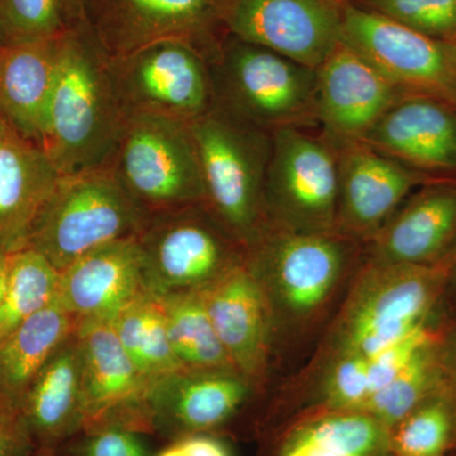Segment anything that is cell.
Listing matches in <instances>:
<instances>
[{
  "mask_svg": "<svg viewBox=\"0 0 456 456\" xmlns=\"http://www.w3.org/2000/svg\"><path fill=\"white\" fill-rule=\"evenodd\" d=\"M204 188V206L246 250L266 230L264 187L272 134L220 108L191 123Z\"/></svg>",
  "mask_w": 456,
  "mask_h": 456,
  "instance_id": "cell-2",
  "label": "cell"
},
{
  "mask_svg": "<svg viewBox=\"0 0 456 456\" xmlns=\"http://www.w3.org/2000/svg\"><path fill=\"white\" fill-rule=\"evenodd\" d=\"M431 342L430 332L424 325L395 344L389 345L386 349L380 350L379 353L369 356V398L392 382L410 364L411 360L415 358L417 353Z\"/></svg>",
  "mask_w": 456,
  "mask_h": 456,
  "instance_id": "cell-35",
  "label": "cell"
},
{
  "mask_svg": "<svg viewBox=\"0 0 456 456\" xmlns=\"http://www.w3.org/2000/svg\"><path fill=\"white\" fill-rule=\"evenodd\" d=\"M156 456H185L176 441H170L169 445L165 446Z\"/></svg>",
  "mask_w": 456,
  "mask_h": 456,
  "instance_id": "cell-41",
  "label": "cell"
},
{
  "mask_svg": "<svg viewBox=\"0 0 456 456\" xmlns=\"http://www.w3.org/2000/svg\"><path fill=\"white\" fill-rule=\"evenodd\" d=\"M455 388H456V370H455Z\"/></svg>",
  "mask_w": 456,
  "mask_h": 456,
  "instance_id": "cell-46",
  "label": "cell"
},
{
  "mask_svg": "<svg viewBox=\"0 0 456 456\" xmlns=\"http://www.w3.org/2000/svg\"><path fill=\"white\" fill-rule=\"evenodd\" d=\"M452 266H454V274H455V278H456V254H455L454 264H452Z\"/></svg>",
  "mask_w": 456,
  "mask_h": 456,
  "instance_id": "cell-45",
  "label": "cell"
},
{
  "mask_svg": "<svg viewBox=\"0 0 456 456\" xmlns=\"http://www.w3.org/2000/svg\"><path fill=\"white\" fill-rule=\"evenodd\" d=\"M356 242L336 232L266 227L246 261L269 299L275 297L294 314H311L334 290Z\"/></svg>",
  "mask_w": 456,
  "mask_h": 456,
  "instance_id": "cell-11",
  "label": "cell"
},
{
  "mask_svg": "<svg viewBox=\"0 0 456 456\" xmlns=\"http://www.w3.org/2000/svg\"><path fill=\"white\" fill-rule=\"evenodd\" d=\"M60 175L40 146L11 127L0 134V250L26 248Z\"/></svg>",
  "mask_w": 456,
  "mask_h": 456,
  "instance_id": "cell-23",
  "label": "cell"
},
{
  "mask_svg": "<svg viewBox=\"0 0 456 456\" xmlns=\"http://www.w3.org/2000/svg\"><path fill=\"white\" fill-rule=\"evenodd\" d=\"M77 326L55 298L0 342V406L20 410L35 378Z\"/></svg>",
  "mask_w": 456,
  "mask_h": 456,
  "instance_id": "cell-25",
  "label": "cell"
},
{
  "mask_svg": "<svg viewBox=\"0 0 456 456\" xmlns=\"http://www.w3.org/2000/svg\"><path fill=\"white\" fill-rule=\"evenodd\" d=\"M140 434L106 428L80 432L60 450L68 456H149Z\"/></svg>",
  "mask_w": 456,
  "mask_h": 456,
  "instance_id": "cell-36",
  "label": "cell"
},
{
  "mask_svg": "<svg viewBox=\"0 0 456 456\" xmlns=\"http://www.w3.org/2000/svg\"><path fill=\"white\" fill-rule=\"evenodd\" d=\"M335 141L338 152L335 232L369 242L428 176L362 141Z\"/></svg>",
  "mask_w": 456,
  "mask_h": 456,
  "instance_id": "cell-15",
  "label": "cell"
},
{
  "mask_svg": "<svg viewBox=\"0 0 456 456\" xmlns=\"http://www.w3.org/2000/svg\"><path fill=\"white\" fill-rule=\"evenodd\" d=\"M84 355L83 431L117 428L151 434L149 380L123 350L110 322L88 321L77 326Z\"/></svg>",
  "mask_w": 456,
  "mask_h": 456,
  "instance_id": "cell-14",
  "label": "cell"
},
{
  "mask_svg": "<svg viewBox=\"0 0 456 456\" xmlns=\"http://www.w3.org/2000/svg\"><path fill=\"white\" fill-rule=\"evenodd\" d=\"M35 452L20 411L0 406V456H31Z\"/></svg>",
  "mask_w": 456,
  "mask_h": 456,
  "instance_id": "cell-37",
  "label": "cell"
},
{
  "mask_svg": "<svg viewBox=\"0 0 456 456\" xmlns=\"http://www.w3.org/2000/svg\"><path fill=\"white\" fill-rule=\"evenodd\" d=\"M64 35L0 46V117L20 137L41 149Z\"/></svg>",
  "mask_w": 456,
  "mask_h": 456,
  "instance_id": "cell-24",
  "label": "cell"
},
{
  "mask_svg": "<svg viewBox=\"0 0 456 456\" xmlns=\"http://www.w3.org/2000/svg\"><path fill=\"white\" fill-rule=\"evenodd\" d=\"M316 119L338 141H362L407 95L344 42L317 69Z\"/></svg>",
  "mask_w": 456,
  "mask_h": 456,
  "instance_id": "cell-17",
  "label": "cell"
},
{
  "mask_svg": "<svg viewBox=\"0 0 456 456\" xmlns=\"http://www.w3.org/2000/svg\"><path fill=\"white\" fill-rule=\"evenodd\" d=\"M158 298L163 305L171 347L183 368L237 371L216 334L200 292L170 294Z\"/></svg>",
  "mask_w": 456,
  "mask_h": 456,
  "instance_id": "cell-26",
  "label": "cell"
},
{
  "mask_svg": "<svg viewBox=\"0 0 456 456\" xmlns=\"http://www.w3.org/2000/svg\"><path fill=\"white\" fill-rule=\"evenodd\" d=\"M110 325L134 367L150 383L184 369L171 347L158 297L147 294L132 303Z\"/></svg>",
  "mask_w": 456,
  "mask_h": 456,
  "instance_id": "cell-27",
  "label": "cell"
},
{
  "mask_svg": "<svg viewBox=\"0 0 456 456\" xmlns=\"http://www.w3.org/2000/svg\"><path fill=\"white\" fill-rule=\"evenodd\" d=\"M31 456H68L62 450H36Z\"/></svg>",
  "mask_w": 456,
  "mask_h": 456,
  "instance_id": "cell-42",
  "label": "cell"
},
{
  "mask_svg": "<svg viewBox=\"0 0 456 456\" xmlns=\"http://www.w3.org/2000/svg\"><path fill=\"white\" fill-rule=\"evenodd\" d=\"M434 38L456 41V0H347Z\"/></svg>",
  "mask_w": 456,
  "mask_h": 456,
  "instance_id": "cell-32",
  "label": "cell"
},
{
  "mask_svg": "<svg viewBox=\"0 0 456 456\" xmlns=\"http://www.w3.org/2000/svg\"><path fill=\"white\" fill-rule=\"evenodd\" d=\"M64 5L69 26L75 27L86 23L84 0H64Z\"/></svg>",
  "mask_w": 456,
  "mask_h": 456,
  "instance_id": "cell-39",
  "label": "cell"
},
{
  "mask_svg": "<svg viewBox=\"0 0 456 456\" xmlns=\"http://www.w3.org/2000/svg\"><path fill=\"white\" fill-rule=\"evenodd\" d=\"M150 294L137 236L84 255L60 273L56 301L77 323L110 322Z\"/></svg>",
  "mask_w": 456,
  "mask_h": 456,
  "instance_id": "cell-18",
  "label": "cell"
},
{
  "mask_svg": "<svg viewBox=\"0 0 456 456\" xmlns=\"http://www.w3.org/2000/svg\"><path fill=\"white\" fill-rule=\"evenodd\" d=\"M384 443V426L359 411H338L305 426L281 456H375Z\"/></svg>",
  "mask_w": 456,
  "mask_h": 456,
  "instance_id": "cell-28",
  "label": "cell"
},
{
  "mask_svg": "<svg viewBox=\"0 0 456 456\" xmlns=\"http://www.w3.org/2000/svg\"><path fill=\"white\" fill-rule=\"evenodd\" d=\"M59 270L31 248L8 254L7 287L0 305V342L56 298Z\"/></svg>",
  "mask_w": 456,
  "mask_h": 456,
  "instance_id": "cell-29",
  "label": "cell"
},
{
  "mask_svg": "<svg viewBox=\"0 0 456 456\" xmlns=\"http://www.w3.org/2000/svg\"><path fill=\"white\" fill-rule=\"evenodd\" d=\"M450 49H452V53H454L455 59H456V41L450 42L449 44Z\"/></svg>",
  "mask_w": 456,
  "mask_h": 456,
  "instance_id": "cell-44",
  "label": "cell"
},
{
  "mask_svg": "<svg viewBox=\"0 0 456 456\" xmlns=\"http://www.w3.org/2000/svg\"><path fill=\"white\" fill-rule=\"evenodd\" d=\"M69 28L64 0H0V46L50 40Z\"/></svg>",
  "mask_w": 456,
  "mask_h": 456,
  "instance_id": "cell-31",
  "label": "cell"
},
{
  "mask_svg": "<svg viewBox=\"0 0 456 456\" xmlns=\"http://www.w3.org/2000/svg\"><path fill=\"white\" fill-rule=\"evenodd\" d=\"M445 270L370 263L338 326L340 355L379 353L425 325Z\"/></svg>",
  "mask_w": 456,
  "mask_h": 456,
  "instance_id": "cell-8",
  "label": "cell"
},
{
  "mask_svg": "<svg viewBox=\"0 0 456 456\" xmlns=\"http://www.w3.org/2000/svg\"><path fill=\"white\" fill-rule=\"evenodd\" d=\"M8 254L0 250V305L4 298L5 287H7Z\"/></svg>",
  "mask_w": 456,
  "mask_h": 456,
  "instance_id": "cell-40",
  "label": "cell"
},
{
  "mask_svg": "<svg viewBox=\"0 0 456 456\" xmlns=\"http://www.w3.org/2000/svg\"><path fill=\"white\" fill-rule=\"evenodd\" d=\"M342 42L407 94L456 108V59L449 44L345 2Z\"/></svg>",
  "mask_w": 456,
  "mask_h": 456,
  "instance_id": "cell-12",
  "label": "cell"
},
{
  "mask_svg": "<svg viewBox=\"0 0 456 456\" xmlns=\"http://www.w3.org/2000/svg\"><path fill=\"white\" fill-rule=\"evenodd\" d=\"M149 217L110 167L61 174L26 248L61 273L101 246L139 236Z\"/></svg>",
  "mask_w": 456,
  "mask_h": 456,
  "instance_id": "cell-4",
  "label": "cell"
},
{
  "mask_svg": "<svg viewBox=\"0 0 456 456\" xmlns=\"http://www.w3.org/2000/svg\"><path fill=\"white\" fill-rule=\"evenodd\" d=\"M174 441L185 456H231L226 446L209 434L189 435Z\"/></svg>",
  "mask_w": 456,
  "mask_h": 456,
  "instance_id": "cell-38",
  "label": "cell"
},
{
  "mask_svg": "<svg viewBox=\"0 0 456 456\" xmlns=\"http://www.w3.org/2000/svg\"><path fill=\"white\" fill-rule=\"evenodd\" d=\"M456 237V183H430L408 196L368 242L370 263L432 265Z\"/></svg>",
  "mask_w": 456,
  "mask_h": 456,
  "instance_id": "cell-21",
  "label": "cell"
},
{
  "mask_svg": "<svg viewBox=\"0 0 456 456\" xmlns=\"http://www.w3.org/2000/svg\"><path fill=\"white\" fill-rule=\"evenodd\" d=\"M254 384L237 371L182 370L150 384V430L170 441L220 430L242 410Z\"/></svg>",
  "mask_w": 456,
  "mask_h": 456,
  "instance_id": "cell-16",
  "label": "cell"
},
{
  "mask_svg": "<svg viewBox=\"0 0 456 456\" xmlns=\"http://www.w3.org/2000/svg\"><path fill=\"white\" fill-rule=\"evenodd\" d=\"M123 122L110 57L88 23L70 27L62 37L42 150L60 174L108 167Z\"/></svg>",
  "mask_w": 456,
  "mask_h": 456,
  "instance_id": "cell-1",
  "label": "cell"
},
{
  "mask_svg": "<svg viewBox=\"0 0 456 456\" xmlns=\"http://www.w3.org/2000/svg\"><path fill=\"white\" fill-rule=\"evenodd\" d=\"M338 193L336 141L318 127H287L272 134L265 187L268 227L335 232Z\"/></svg>",
  "mask_w": 456,
  "mask_h": 456,
  "instance_id": "cell-7",
  "label": "cell"
},
{
  "mask_svg": "<svg viewBox=\"0 0 456 456\" xmlns=\"http://www.w3.org/2000/svg\"><path fill=\"white\" fill-rule=\"evenodd\" d=\"M191 123L159 116L126 117L108 167L150 216L204 202Z\"/></svg>",
  "mask_w": 456,
  "mask_h": 456,
  "instance_id": "cell-5",
  "label": "cell"
},
{
  "mask_svg": "<svg viewBox=\"0 0 456 456\" xmlns=\"http://www.w3.org/2000/svg\"><path fill=\"white\" fill-rule=\"evenodd\" d=\"M432 346L431 342L419 350L392 382L362 404L359 412L374 417L384 428H391L421 406L439 378V364Z\"/></svg>",
  "mask_w": 456,
  "mask_h": 456,
  "instance_id": "cell-30",
  "label": "cell"
},
{
  "mask_svg": "<svg viewBox=\"0 0 456 456\" xmlns=\"http://www.w3.org/2000/svg\"><path fill=\"white\" fill-rule=\"evenodd\" d=\"M9 126L7 125V123L4 122V119L2 118V117H0V134H2L3 131L5 130V128H8Z\"/></svg>",
  "mask_w": 456,
  "mask_h": 456,
  "instance_id": "cell-43",
  "label": "cell"
},
{
  "mask_svg": "<svg viewBox=\"0 0 456 456\" xmlns=\"http://www.w3.org/2000/svg\"><path fill=\"white\" fill-rule=\"evenodd\" d=\"M137 241L155 297L202 292L248 259L204 203L150 216Z\"/></svg>",
  "mask_w": 456,
  "mask_h": 456,
  "instance_id": "cell-6",
  "label": "cell"
},
{
  "mask_svg": "<svg viewBox=\"0 0 456 456\" xmlns=\"http://www.w3.org/2000/svg\"><path fill=\"white\" fill-rule=\"evenodd\" d=\"M325 398L335 410L359 411L369 398L367 356H338L326 378Z\"/></svg>",
  "mask_w": 456,
  "mask_h": 456,
  "instance_id": "cell-34",
  "label": "cell"
},
{
  "mask_svg": "<svg viewBox=\"0 0 456 456\" xmlns=\"http://www.w3.org/2000/svg\"><path fill=\"white\" fill-rule=\"evenodd\" d=\"M84 355L77 329L35 378L20 404L36 450H57L84 428Z\"/></svg>",
  "mask_w": 456,
  "mask_h": 456,
  "instance_id": "cell-22",
  "label": "cell"
},
{
  "mask_svg": "<svg viewBox=\"0 0 456 456\" xmlns=\"http://www.w3.org/2000/svg\"><path fill=\"white\" fill-rule=\"evenodd\" d=\"M362 141L426 176L454 174L456 108L425 95H404Z\"/></svg>",
  "mask_w": 456,
  "mask_h": 456,
  "instance_id": "cell-20",
  "label": "cell"
},
{
  "mask_svg": "<svg viewBox=\"0 0 456 456\" xmlns=\"http://www.w3.org/2000/svg\"><path fill=\"white\" fill-rule=\"evenodd\" d=\"M215 107L260 130L318 127L317 69L228 35L209 62Z\"/></svg>",
  "mask_w": 456,
  "mask_h": 456,
  "instance_id": "cell-3",
  "label": "cell"
},
{
  "mask_svg": "<svg viewBox=\"0 0 456 456\" xmlns=\"http://www.w3.org/2000/svg\"><path fill=\"white\" fill-rule=\"evenodd\" d=\"M346 0H228V35L318 69L342 44Z\"/></svg>",
  "mask_w": 456,
  "mask_h": 456,
  "instance_id": "cell-13",
  "label": "cell"
},
{
  "mask_svg": "<svg viewBox=\"0 0 456 456\" xmlns=\"http://www.w3.org/2000/svg\"><path fill=\"white\" fill-rule=\"evenodd\" d=\"M227 5L228 0H84V12L110 59L180 42L211 62L228 36Z\"/></svg>",
  "mask_w": 456,
  "mask_h": 456,
  "instance_id": "cell-9",
  "label": "cell"
},
{
  "mask_svg": "<svg viewBox=\"0 0 456 456\" xmlns=\"http://www.w3.org/2000/svg\"><path fill=\"white\" fill-rule=\"evenodd\" d=\"M452 428V415L444 402H424L399 422L393 444L399 456H440Z\"/></svg>",
  "mask_w": 456,
  "mask_h": 456,
  "instance_id": "cell-33",
  "label": "cell"
},
{
  "mask_svg": "<svg viewBox=\"0 0 456 456\" xmlns=\"http://www.w3.org/2000/svg\"><path fill=\"white\" fill-rule=\"evenodd\" d=\"M200 293L233 367L251 383L260 380L268 364L272 305L248 261Z\"/></svg>",
  "mask_w": 456,
  "mask_h": 456,
  "instance_id": "cell-19",
  "label": "cell"
},
{
  "mask_svg": "<svg viewBox=\"0 0 456 456\" xmlns=\"http://www.w3.org/2000/svg\"><path fill=\"white\" fill-rule=\"evenodd\" d=\"M123 116L165 117L191 123L215 107L208 60L180 42H160L110 59Z\"/></svg>",
  "mask_w": 456,
  "mask_h": 456,
  "instance_id": "cell-10",
  "label": "cell"
}]
</instances>
